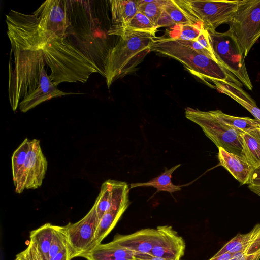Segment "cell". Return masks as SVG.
<instances>
[{
	"label": "cell",
	"mask_w": 260,
	"mask_h": 260,
	"mask_svg": "<svg viewBox=\"0 0 260 260\" xmlns=\"http://www.w3.org/2000/svg\"><path fill=\"white\" fill-rule=\"evenodd\" d=\"M260 252L252 254H246L242 252L233 253L231 260H259Z\"/></svg>",
	"instance_id": "74e56055"
},
{
	"label": "cell",
	"mask_w": 260,
	"mask_h": 260,
	"mask_svg": "<svg viewBox=\"0 0 260 260\" xmlns=\"http://www.w3.org/2000/svg\"><path fill=\"white\" fill-rule=\"evenodd\" d=\"M68 245L55 255L50 260H71Z\"/></svg>",
	"instance_id": "f35d334b"
},
{
	"label": "cell",
	"mask_w": 260,
	"mask_h": 260,
	"mask_svg": "<svg viewBox=\"0 0 260 260\" xmlns=\"http://www.w3.org/2000/svg\"><path fill=\"white\" fill-rule=\"evenodd\" d=\"M235 253L242 252L252 254L260 252V223L256 224L249 232L238 233L215 254L225 252Z\"/></svg>",
	"instance_id": "e0dca14e"
},
{
	"label": "cell",
	"mask_w": 260,
	"mask_h": 260,
	"mask_svg": "<svg viewBox=\"0 0 260 260\" xmlns=\"http://www.w3.org/2000/svg\"><path fill=\"white\" fill-rule=\"evenodd\" d=\"M155 36L132 32L120 37L110 49L105 61V75L108 87L116 80L132 73L150 52Z\"/></svg>",
	"instance_id": "7a4b0ae2"
},
{
	"label": "cell",
	"mask_w": 260,
	"mask_h": 260,
	"mask_svg": "<svg viewBox=\"0 0 260 260\" xmlns=\"http://www.w3.org/2000/svg\"><path fill=\"white\" fill-rule=\"evenodd\" d=\"M165 2L166 0H138V11L144 14L156 26L164 10Z\"/></svg>",
	"instance_id": "f1b7e54d"
},
{
	"label": "cell",
	"mask_w": 260,
	"mask_h": 260,
	"mask_svg": "<svg viewBox=\"0 0 260 260\" xmlns=\"http://www.w3.org/2000/svg\"><path fill=\"white\" fill-rule=\"evenodd\" d=\"M55 225L47 223L30 233V240L36 244L43 260H49V252Z\"/></svg>",
	"instance_id": "484cf974"
},
{
	"label": "cell",
	"mask_w": 260,
	"mask_h": 260,
	"mask_svg": "<svg viewBox=\"0 0 260 260\" xmlns=\"http://www.w3.org/2000/svg\"><path fill=\"white\" fill-rule=\"evenodd\" d=\"M248 185L260 186V165L253 168L249 177Z\"/></svg>",
	"instance_id": "d590c367"
},
{
	"label": "cell",
	"mask_w": 260,
	"mask_h": 260,
	"mask_svg": "<svg viewBox=\"0 0 260 260\" xmlns=\"http://www.w3.org/2000/svg\"><path fill=\"white\" fill-rule=\"evenodd\" d=\"M99 219L94 204L87 214L79 221L66 226L68 247L72 259L81 257L93 249Z\"/></svg>",
	"instance_id": "30bf717a"
},
{
	"label": "cell",
	"mask_w": 260,
	"mask_h": 260,
	"mask_svg": "<svg viewBox=\"0 0 260 260\" xmlns=\"http://www.w3.org/2000/svg\"><path fill=\"white\" fill-rule=\"evenodd\" d=\"M7 34L11 51L43 50L50 40L41 28L38 18L11 10L6 15Z\"/></svg>",
	"instance_id": "5b68a950"
},
{
	"label": "cell",
	"mask_w": 260,
	"mask_h": 260,
	"mask_svg": "<svg viewBox=\"0 0 260 260\" xmlns=\"http://www.w3.org/2000/svg\"><path fill=\"white\" fill-rule=\"evenodd\" d=\"M150 51L174 58L183 64L190 73L203 79L221 82L233 80L218 62L186 45L182 40L173 38H155Z\"/></svg>",
	"instance_id": "3957f363"
},
{
	"label": "cell",
	"mask_w": 260,
	"mask_h": 260,
	"mask_svg": "<svg viewBox=\"0 0 260 260\" xmlns=\"http://www.w3.org/2000/svg\"><path fill=\"white\" fill-rule=\"evenodd\" d=\"M22 253L26 260H43L36 244L31 240Z\"/></svg>",
	"instance_id": "836d02e7"
},
{
	"label": "cell",
	"mask_w": 260,
	"mask_h": 260,
	"mask_svg": "<svg viewBox=\"0 0 260 260\" xmlns=\"http://www.w3.org/2000/svg\"><path fill=\"white\" fill-rule=\"evenodd\" d=\"M233 253L225 252L219 255H214L208 260H231Z\"/></svg>",
	"instance_id": "60d3db41"
},
{
	"label": "cell",
	"mask_w": 260,
	"mask_h": 260,
	"mask_svg": "<svg viewBox=\"0 0 260 260\" xmlns=\"http://www.w3.org/2000/svg\"><path fill=\"white\" fill-rule=\"evenodd\" d=\"M66 2L60 0L46 1L33 14L50 41L56 37L66 38L67 36L71 24L67 14Z\"/></svg>",
	"instance_id": "8fae6325"
},
{
	"label": "cell",
	"mask_w": 260,
	"mask_h": 260,
	"mask_svg": "<svg viewBox=\"0 0 260 260\" xmlns=\"http://www.w3.org/2000/svg\"><path fill=\"white\" fill-rule=\"evenodd\" d=\"M42 50L51 69L49 77L56 86L64 82L85 83L91 74L99 72L95 62L66 38L53 39Z\"/></svg>",
	"instance_id": "6da1fadb"
},
{
	"label": "cell",
	"mask_w": 260,
	"mask_h": 260,
	"mask_svg": "<svg viewBox=\"0 0 260 260\" xmlns=\"http://www.w3.org/2000/svg\"><path fill=\"white\" fill-rule=\"evenodd\" d=\"M130 188L125 182L108 179L102 185L94 205L99 221L103 215L113 208L129 206Z\"/></svg>",
	"instance_id": "4fadbf2b"
},
{
	"label": "cell",
	"mask_w": 260,
	"mask_h": 260,
	"mask_svg": "<svg viewBox=\"0 0 260 260\" xmlns=\"http://www.w3.org/2000/svg\"><path fill=\"white\" fill-rule=\"evenodd\" d=\"M119 260H130V259H119Z\"/></svg>",
	"instance_id": "f6af8a7d"
},
{
	"label": "cell",
	"mask_w": 260,
	"mask_h": 260,
	"mask_svg": "<svg viewBox=\"0 0 260 260\" xmlns=\"http://www.w3.org/2000/svg\"><path fill=\"white\" fill-rule=\"evenodd\" d=\"M70 94L72 93L59 90L51 81L44 68L41 71L38 88L19 104V109L22 112H26L44 102Z\"/></svg>",
	"instance_id": "2e32d148"
},
{
	"label": "cell",
	"mask_w": 260,
	"mask_h": 260,
	"mask_svg": "<svg viewBox=\"0 0 260 260\" xmlns=\"http://www.w3.org/2000/svg\"><path fill=\"white\" fill-rule=\"evenodd\" d=\"M164 8L170 16L175 25L202 23L193 20L178 3L177 0H166Z\"/></svg>",
	"instance_id": "83f0119b"
},
{
	"label": "cell",
	"mask_w": 260,
	"mask_h": 260,
	"mask_svg": "<svg viewBox=\"0 0 260 260\" xmlns=\"http://www.w3.org/2000/svg\"><path fill=\"white\" fill-rule=\"evenodd\" d=\"M247 160L254 167L260 165V127L240 133Z\"/></svg>",
	"instance_id": "7402d4cb"
},
{
	"label": "cell",
	"mask_w": 260,
	"mask_h": 260,
	"mask_svg": "<svg viewBox=\"0 0 260 260\" xmlns=\"http://www.w3.org/2000/svg\"><path fill=\"white\" fill-rule=\"evenodd\" d=\"M67 245L64 226L55 225L52 241L49 252V260Z\"/></svg>",
	"instance_id": "1f68e13d"
},
{
	"label": "cell",
	"mask_w": 260,
	"mask_h": 260,
	"mask_svg": "<svg viewBox=\"0 0 260 260\" xmlns=\"http://www.w3.org/2000/svg\"><path fill=\"white\" fill-rule=\"evenodd\" d=\"M47 161L44 155L40 141L30 140L29 149L23 169L20 192L24 189H37L40 187L47 169Z\"/></svg>",
	"instance_id": "7c38bea8"
},
{
	"label": "cell",
	"mask_w": 260,
	"mask_h": 260,
	"mask_svg": "<svg viewBox=\"0 0 260 260\" xmlns=\"http://www.w3.org/2000/svg\"><path fill=\"white\" fill-rule=\"evenodd\" d=\"M128 207V206H124L113 208L103 215L100 219L96 228L93 249L100 244L103 240L113 230Z\"/></svg>",
	"instance_id": "44dd1931"
},
{
	"label": "cell",
	"mask_w": 260,
	"mask_h": 260,
	"mask_svg": "<svg viewBox=\"0 0 260 260\" xmlns=\"http://www.w3.org/2000/svg\"><path fill=\"white\" fill-rule=\"evenodd\" d=\"M158 237L156 229H143L128 235L116 234L113 241L136 254H149Z\"/></svg>",
	"instance_id": "9a60e30c"
},
{
	"label": "cell",
	"mask_w": 260,
	"mask_h": 260,
	"mask_svg": "<svg viewBox=\"0 0 260 260\" xmlns=\"http://www.w3.org/2000/svg\"><path fill=\"white\" fill-rule=\"evenodd\" d=\"M210 111L221 121L240 133L248 132L260 127V121L256 119L230 115L223 113L220 110Z\"/></svg>",
	"instance_id": "4316f807"
},
{
	"label": "cell",
	"mask_w": 260,
	"mask_h": 260,
	"mask_svg": "<svg viewBox=\"0 0 260 260\" xmlns=\"http://www.w3.org/2000/svg\"><path fill=\"white\" fill-rule=\"evenodd\" d=\"M15 260H22V257H21V255L20 254V253H18L17 255H16V257L15 258Z\"/></svg>",
	"instance_id": "7bdbcfd3"
},
{
	"label": "cell",
	"mask_w": 260,
	"mask_h": 260,
	"mask_svg": "<svg viewBox=\"0 0 260 260\" xmlns=\"http://www.w3.org/2000/svg\"><path fill=\"white\" fill-rule=\"evenodd\" d=\"M185 111L186 118L199 125L218 148L222 147L229 152L246 159L240 132L221 121L210 111H203L190 107Z\"/></svg>",
	"instance_id": "8992f818"
},
{
	"label": "cell",
	"mask_w": 260,
	"mask_h": 260,
	"mask_svg": "<svg viewBox=\"0 0 260 260\" xmlns=\"http://www.w3.org/2000/svg\"><path fill=\"white\" fill-rule=\"evenodd\" d=\"M215 85V88L220 92H225L232 94L236 97L243 100L248 103L256 106L255 101L251 96L245 92L240 87L231 82H221L216 80L211 81Z\"/></svg>",
	"instance_id": "4dcf8cb0"
},
{
	"label": "cell",
	"mask_w": 260,
	"mask_h": 260,
	"mask_svg": "<svg viewBox=\"0 0 260 260\" xmlns=\"http://www.w3.org/2000/svg\"><path fill=\"white\" fill-rule=\"evenodd\" d=\"M228 30L245 58L260 37V0H242Z\"/></svg>",
	"instance_id": "52a82bcc"
},
{
	"label": "cell",
	"mask_w": 260,
	"mask_h": 260,
	"mask_svg": "<svg viewBox=\"0 0 260 260\" xmlns=\"http://www.w3.org/2000/svg\"><path fill=\"white\" fill-rule=\"evenodd\" d=\"M136 255L112 241L106 244L101 243L81 257L87 260H136Z\"/></svg>",
	"instance_id": "ffe728a7"
},
{
	"label": "cell",
	"mask_w": 260,
	"mask_h": 260,
	"mask_svg": "<svg viewBox=\"0 0 260 260\" xmlns=\"http://www.w3.org/2000/svg\"><path fill=\"white\" fill-rule=\"evenodd\" d=\"M194 41H197L209 52L214 54L210 42L209 32L204 27L202 28L199 36Z\"/></svg>",
	"instance_id": "e575fe53"
},
{
	"label": "cell",
	"mask_w": 260,
	"mask_h": 260,
	"mask_svg": "<svg viewBox=\"0 0 260 260\" xmlns=\"http://www.w3.org/2000/svg\"><path fill=\"white\" fill-rule=\"evenodd\" d=\"M157 27L142 13L138 11L128 22L113 25L107 32L109 35L120 37L132 32H145L155 36Z\"/></svg>",
	"instance_id": "d6986e66"
},
{
	"label": "cell",
	"mask_w": 260,
	"mask_h": 260,
	"mask_svg": "<svg viewBox=\"0 0 260 260\" xmlns=\"http://www.w3.org/2000/svg\"><path fill=\"white\" fill-rule=\"evenodd\" d=\"M13 52L14 68L12 70L9 67L8 93L11 108L15 111L19 104L38 88L46 62L42 50Z\"/></svg>",
	"instance_id": "277c9868"
},
{
	"label": "cell",
	"mask_w": 260,
	"mask_h": 260,
	"mask_svg": "<svg viewBox=\"0 0 260 260\" xmlns=\"http://www.w3.org/2000/svg\"><path fill=\"white\" fill-rule=\"evenodd\" d=\"M173 25H175L174 22L169 14L164 10L156 23L157 28L170 26Z\"/></svg>",
	"instance_id": "8d00e7d4"
},
{
	"label": "cell",
	"mask_w": 260,
	"mask_h": 260,
	"mask_svg": "<svg viewBox=\"0 0 260 260\" xmlns=\"http://www.w3.org/2000/svg\"><path fill=\"white\" fill-rule=\"evenodd\" d=\"M218 159L220 166L225 168L240 184H248L254 167L246 159L219 147Z\"/></svg>",
	"instance_id": "ac0fdd59"
},
{
	"label": "cell",
	"mask_w": 260,
	"mask_h": 260,
	"mask_svg": "<svg viewBox=\"0 0 260 260\" xmlns=\"http://www.w3.org/2000/svg\"><path fill=\"white\" fill-rule=\"evenodd\" d=\"M192 19L207 30L230 23L242 0H177Z\"/></svg>",
	"instance_id": "ba28073f"
},
{
	"label": "cell",
	"mask_w": 260,
	"mask_h": 260,
	"mask_svg": "<svg viewBox=\"0 0 260 260\" xmlns=\"http://www.w3.org/2000/svg\"><path fill=\"white\" fill-rule=\"evenodd\" d=\"M156 229L158 239L149 254L167 260H181L186 247L183 238L171 225L158 226Z\"/></svg>",
	"instance_id": "5bb4252c"
},
{
	"label": "cell",
	"mask_w": 260,
	"mask_h": 260,
	"mask_svg": "<svg viewBox=\"0 0 260 260\" xmlns=\"http://www.w3.org/2000/svg\"><path fill=\"white\" fill-rule=\"evenodd\" d=\"M20 253V255H21V257H22V260H26V258H25V257H24V255H23V254L22 252H20V253Z\"/></svg>",
	"instance_id": "ee69618b"
},
{
	"label": "cell",
	"mask_w": 260,
	"mask_h": 260,
	"mask_svg": "<svg viewBox=\"0 0 260 260\" xmlns=\"http://www.w3.org/2000/svg\"><path fill=\"white\" fill-rule=\"evenodd\" d=\"M224 94L228 95L236 102H238L244 108L247 109L254 117L255 119L260 121V109L257 106H254L247 102L236 97L229 93H224Z\"/></svg>",
	"instance_id": "d6a6232c"
},
{
	"label": "cell",
	"mask_w": 260,
	"mask_h": 260,
	"mask_svg": "<svg viewBox=\"0 0 260 260\" xmlns=\"http://www.w3.org/2000/svg\"><path fill=\"white\" fill-rule=\"evenodd\" d=\"M202 23L195 24L176 25L170 31L171 38L183 40H196L199 36Z\"/></svg>",
	"instance_id": "f546056e"
},
{
	"label": "cell",
	"mask_w": 260,
	"mask_h": 260,
	"mask_svg": "<svg viewBox=\"0 0 260 260\" xmlns=\"http://www.w3.org/2000/svg\"><path fill=\"white\" fill-rule=\"evenodd\" d=\"M214 55L218 62L233 74L249 90L253 86L243 55L230 32L208 30Z\"/></svg>",
	"instance_id": "9c48e42d"
},
{
	"label": "cell",
	"mask_w": 260,
	"mask_h": 260,
	"mask_svg": "<svg viewBox=\"0 0 260 260\" xmlns=\"http://www.w3.org/2000/svg\"><path fill=\"white\" fill-rule=\"evenodd\" d=\"M248 188L252 192L260 196V186L248 185Z\"/></svg>",
	"instance_id": "b9f144b4"
},
{
	"label": "cell",
	"mask_w": 260,
	"mask_h": 260,
	"mask_svg": "<svg viewBox=\"0 0 260 260\" xmlns=\"http://www.w3.org/2000/svg\"><path fill=\"white\" fill-rule=\"evenodd\" d=\"M109 3L114 24L128 22L138 11V0H111Z\"/></svg>",
	"instance_id": "603a6c76"
},
{
	"label": "cell",
	"mask_w": 260,
	"mask_h": 260,
	"mask_svg": "<svg viewBox=\"0 0 260 260\" xmlns=\"http://www.w3.org/2000/svg\"><path fill=\"white\" fill-rule=\"evenodd\" d=\"M181 166L178 164L169 169L165 168V171L160 175L154 178L148 182L145 183H135L130 184V189L142 186L153 187L156 189V193L159 191H166L172 193L181 190L180 185H176L171 181L172 175L173 172Z\"/></svg>",
	"instance_id": "d4e9b609"
},
{
	"label": "cell",
	"mask_w": 260,
	"mask_h": 260,
	"mask_svg": "<svg viewBox=\"0 0 260 260\" xmlns=\"http://www.w3.org/2000/svg\"><path fill=\"white\" fill-rule=\"evenodd\" d=\"M136 260H167L159 257L151 255L149 254H140L136 256Z\"/></svg>",
	"instance_id": "ab89813d"
},
{
	"label": "cell",
	"mask_w": 260,
	"mask_h": 260,
	"mask_svg": "<svg viewBox=\"0 0 260 260\" xmlns=\"http://www.w3.org/2000/svg\"><path fill=\"white\" fill-rule=\"evenodd\" d=\"M30 140L26 138L13 152L12 156V170L15 192L21 193L20 188L26 158L29 149Z\"/></svg>",
	"instance_id": "cb8c5ba5"
}]
</instances>
